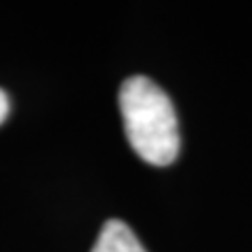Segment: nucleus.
I'll return each mask as SVG.
<instances>
[{"mask_svg": "<svg viewBox=\"0 0 252 252\" xmlns=\"http://www.w3.org/2000/svg\"><path fill=\"white\" fill-rule=\"evenodd\" d=\"M124 130L141 160L154 166H168L181 149L179 120L166 93L145 76H130L118 94Z\"/></svg>", "mask_w": 252, "mask_h": 252, "instance_id": "1", "label": "nucleus"}, {"mask_svg": "<svg viewBox=\"0 0 252 252\" xmlns=\"http://www.w3.org/2000/svg\"><path fill=\"white\" fill-rule=\"evenodd\" d=\"M91 252H147L135 231L118 219L107 220Z\"/></svg>", "mask_w": 252, "mask_h": 252, "instance_id": "2", "label": "nucleus"}, {"mask_svg": "<svg viewBox=\"0 0 252 252\" xmlns=\"http://www.w3.org/2000/svg\"><path fill=\"white\" fill-rule=\"evenodd\" d=\"M9 109H11V103H9V97H6V93L0 89V124L6 120V116H9Z\"/></svg>", "mask_w": 252, "mask_h": 252, "instance_id": "3", "label": "nucleus"}]
</instances>
